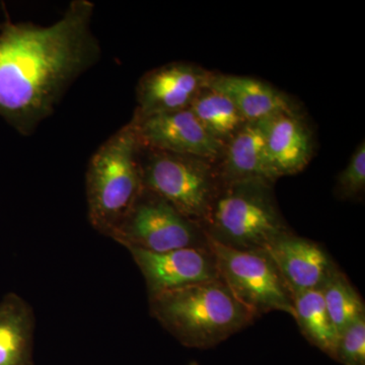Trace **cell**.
Masks as SVG:
<instances>
[{
  "mask_svg": "<svg viewBox=\"0 0 365 365\" xmlns=\"http://www.w3.org/2000/svg\"><path fill=\"white\" fill-rule=\"evenodd\" d=\"M128 251L145 280L148 297L220 279L215 256L208 246L162 253L138 249Z\"/></svg>",
  "mask_w": 365,
  "mask_h": 365,
  "instance_id": "cell-9",
  "label": "cell"
},
{
  "mask_svg": "<svg viewBox=\"0 0 365 365\" xmlns=\"http://www.w3.org/2000/svg\"><path fill=\"white\" fill-rule=\"evenodd\" d=\"M208 88L227 96L247 122L267 121L297 112L288 96L260 79L211 72Z\"/></svg>",
  "mask_w": 365,
  "mask_h": 365,
  "instance_id": "cell-13",
  "label": "cell"
},
{
  "mask_svg": "<svg viewBox=\"0 0 365 365\" xmlns=\"http://www.w3.org/2000/svg\"><path fill=\"white\" fill-rule=\"evenodd\" d=\"M111 239L127 250L153 253L208 246L201 225L144 188Z\"/></svg>",
  "mask_w": 365,
  "mask_h": 365,
  "instance_id": "cell-7",
  "label": "cell"
},
{
  "mask_svg": "<svg viewBox=\"0 0 365 365\" xmlns=\"http://www.w3.org/2000/svg\"><path fill=\"white\" fill-rule=\"evenodd\" d=\"M95 4L73 0L50 26L0 24V116L31 135L51 116L69 86L100 60L91 30Z\"/></svg>",
  "mask_w": 365,
  "mask_h": 365,
  "instance_id": "cell-1",
  "label": "cell"
},
{
  "mask_svg": "<svg viewBox=\"0 0 365 365\" xmlns=\"http://www.w3.org/2000/svg\"><path fill=\"white\" fill-rule=\"evenodd\" d=\"M190 110L222 148L247 123L227 96L208 86L199 93Z\"/></svg>",
  "mask_w": 365,
  "mask_h": 365,
  "instance_id": "cell-17",
  "label": "cell"
},
{
  "mask_svg": "<svg viewBox=\"0 0 365 365\" xmlns=\"http://www.w3.org/2000/svg\"><path fill=\"white\" fill-rule=\"evenodd\" d=\"M141 148L130 120L91 158L86 174L88 217L101 235L113 237L143 192Z\"/></svg>",
  "mask_w": 365,
  "mask_h": 365,
  "instance_id": "cell-3",
  "label": "cell"
},
{
  "mask_svg": "<svg viewBox=\"0 0 365 365\" xmlns=\"http://www.w3.org/2000/svg\"><path fill=\"white\" fill-rule=\"evenodd\" d=\"M294 318L302 335L312 345L335 359L339 333L329 316L321 289L306 290L292 294Z\"/></svg>",
  "mask_w": 365,
  "mask_h": 365,
  "instance_id": "cell-16",
  "label": "cell"
},
{
  "mask_svg": "<svg viewBox=\"0 0 365 365\" xmlns=\"http://www.w3.org/2000/svg\"><path fill=\"white\" fill-rule=\"evenodd\" d=\"M206 237L220 280L255 318L274 311L294 318L292 292L265 250L230 248Z\"/></svg>",
  "mask_w": 365,
  "mask_h": 365,
  "instance_id": "cell-6",
  "label": "cell"
},
{
  "mask_svg": "<svg viewBox=\"0 0 365 365\" xmlns=\"http://www.w3.org/2000/svg\"><path fill=\"white\" fill-rule=\"evenodd\" d=\"M211 72L190 62H170L144 73L136 86L134 119L190 109L207 88Z\"/></svg>",
  "mask_w": 365,
  "mask_h": 365,
  "instance_id": "cell-8",
  "label": "cell"
},
{
  "mask_svg": "<svg viewBox=\"0 0 365 365\" xmlns=\"http://www.w3.org/2000/svg\"><path fill=\"white\" fill-rule=\"evenodd\" d=\"M264 250L292 294L321 288L337 267L321 245L292 232L280 235Z\"/></svg>",
  "mask_w": 365,
  "mask_h": 365,
  "instance_id": "cell-11",
  "label": "cell"
},
{
  "mask_svg": "<svg viewBox=\"0 0 365 365\" xmlns=\"http://www.w3.org/2000/svg\"><path fill=\"white\" fill-rule=\"evenodd\" d=\"M313 133L299 112L284 113L268 120L269 162L278 178L306 169L313 158Z\"/></svg>",
  "mask_w": 365,
  "mask_h": 365,
  "instance_id": "cell-14",
  "label": "cell"
},
{
  "mask_svg": "<svg viewBox=\"0 0 365 365\" xmlns=\"http://www.w3.org/2000/svg\"><path fill=\"white\" fill-rule=\"evenodd\" d=\"M148 297L151 316L189 348L215 347L256 319L220 279Z\"/></svg>",
  "mask_w": 365,
  "mask_h": 365,
  "instance_id": "cell-2",
  "label": "cell"
},
{
  "mask_svg": "<svg viewBox=\"0 0 365 365\" xmlns=\"http://www.w3.org/2000/svg\"><path fill=\"white\" fill-rule=\"evenodd\" d=\"M273 182H222L203 225L213 241L240 250H264L290 230L281 215Z\"/></svg>",
  "mask_w": 365,
  "mask_h": 365,
  "instance_id": "cell-4",
  "label": "cell"
},
{
  "mask_svg": "<svg viewBox=\"0 0 365 365\" xmlns=\"http://www.w3.org/2000/svg\"><path fill=\"white\" fill-rule=\"evenodd\" d=\"M131 120L146 148L215 163L222 155V144L209 135L190 109Z\"/></svg>",
  "mask_w": 365,
  "mask_h": 365,
  "instance_id": "cell-10",
  "label": "cell"
},
{
  "mask_svg": "<svg viewBox=\"0 0 365 365\" xmlns=\"http://www.w3.org/2000/svg\"><path fill=\"white\" fill-rule=\"evenodd\" d=\"M327 311L337 332L344 331L364 314V304L344 273L336 267L321 288Z\"/></svg>",
  "mask_w": 365,
  "mask_h": 365,
  "instance_id": "cell-18",
  "label": "cell"
},
{
  "mask_svg": "<svg viewBox=\"0 0 365 365\" xmlns=\"http://www.w3.org/2000/svg\"><path fill=\"white\" fill-rule=\"evenodd\" d=\"M335 360L344 365H365V314L340 333Z\"/></svg>",
  "mask_w": 365,
  "mask_h": 365,
  "instance_id": "cell-20",
  "label": "cell"
},
{
  "mask_svg": "<svg viewBox=\"0 0 365 365\" xmlns=\"http://www.w3.org/2000/svg\"><path fill=\"white\" fill-rule=\"evenodd\" d=\"M143 188L203 227L220 182L216 163L143 145Z\"/></svg>",
  "mask_w": 365,
  "mask_h": 365,
  "instance_id": "cell-5",
  "label": "cell"
},
{
  "mask_svg": "<svg viewBox=\"0 0 365 365\" xmlns=\"http://www.w3.org/2000/svg\"><path fill=\"white\" fill-rule=\"evenodd\" d=\"M36 318L21 295L9 292L0 300V365H34Z\"/></svg>",
  "mask_w": 365,
  "mask_h": 365,
  "instance_id": "cell-15",
  "label": "cell"
},
{
  "mask_svg": "<svg viewBox=\"0 0 365 365\" xmlns=\"http://www.w3.org/2000/svg\"><path fill=\"white\" fill-rule=\"evenodd\" d=\"M365 191V143L355 148L347 165L338 175L336 194L343 200L360 199Z\"/></svg>",
  "mask_w": 365,
  "mask_h": 365,
  "instance_id": "cell-19",
  "label": "cell"
},
{
  "mask_svg": "<svg viewBox=\"0 0 365 365\" xmlns=\"http://www.w3.org/2000/svg\"><path fill=\"white\" fill-rule=\"evenodd\" d=\"M267 121L247 122L222 148L216 162L220 182L259 180L275 182L267 151Z\"/></svg>",
  "mask_w": 365,
  "mask_h": 365,
  "instance_id": "cell-12",
  "label": "cell"
}]
</instances>
